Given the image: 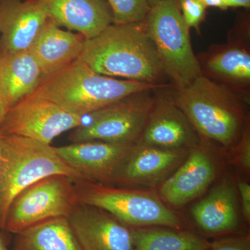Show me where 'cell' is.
I'll return each instance as SVG.
<instances>
[{
  "instance_id": "d6986e66",
  "label": "cell",
  "mask_w": 250,
  "mask_h": 250,
  "mask_svg": "<svg viewBox=\"0 0 250 250\" xmlns=\"http://www.w3.org/2000/svg\"><path fill=\"white\" fill-rule=\"evenodd\" d=\"M85 40L80 34L62 30L49 19L29 51L45 77L80 58Z\"/></svg>"
},
{
  "instance_id": "cb8c5ba5",
  "label": "cell",
  "mask_w": 250,
  "mask_h": 250,
  "mask_svg": "<svg viewBox=\"0 0 250 250\" xmlns=\"http://www.w3.org/2000/svg\"><path fill=\"white\" fill-rule=\"evenodd\" d=\"M231 162L246 174L250 172V127L248 123L238 142L231 148Z\"/></svg>"
},
{
  "instance_id": "2e32d148",
  "label": "cell",
  "mask_w": 250,
  "mask_h": 250,
  "mask_svg": "<svg viewBox=\"0 0 250 250\" xmlns=\"http://www.w3.org/2000/svg\"><path fill=\"white\" fill-rule=\"evenodd\" d=\"M48 20L39 0H0V55L29 51Z\"/></svg>"
},
{
  "instance_id": "8fae6325",
  "label": "cell",
  "mask_w": 250,
  "mask_h": 250,
  "mask_svg": "<svg viewBox=\"0 0 250 250\" xmlns=\"http://www.w3.org/2000/svg\"><path fill=\"white\" fill-rule=\"evenodd\" d=\"M202 139L172 93L155 95L154 104L138 143L171 149L190 150Z\"/></svg>"
},
{
  "instance_id": "30bf717a",
  "label": "cell",
  "mask_w": 250,
  "mask_h": 250,
  "mask_svg": "<svg viewBox=\"0 0 250 250\" xmlns=\"http://www.w3.org/2000/svg\"><path fill=\"white\" fill-rule=\"evenodd\" d=\"M218 162L208 141L202 139L184 162L157 188L159 196L173 208H180L201 196L218 174Z\"/></svg>"
},
{
  "instance_id": "603a6c76",
  "label": "cell",
  "mask_w": 250,
  "mask_h": 250,
  "mask_svg": "<svg viewBox=\"0 0 250 250\" xmlns=\"http://www.w3.org/2000/svg\"><path fill=\"white\" fill-rule=\"evenodd\" d=\"M111 9L113 24L144 22L150 6L147 0H106Z\"/></svg>"
},
{
  "instance_id": "4fadbf2b",
  "label": "cell",
  "mask_w": 250,
  "mask_h": 250,
  "mask_svg": "<svg viewBox=\"0 0 250 250\" xmlns=\"http://www.w3.org/2000/svg\"><path fill=\"white\" fill-rule=\"evenodd\" d=\"M67 218L82 250H134L131 227L106 210L79 204Z\"/></svg>"
},
{
  "instance_id": "ac0fdd59",
  "label": "cell",
  "mask_w": 250,
  "mask_h": 250,
  "mask_svg": "<svg viewBox=\"0 0 250 250\" xmlns=\"http://www.w3.org/2000/svg\"><path fill=\"white\" fill-rule=\"evenodd\" d=\"M49 19L59 27L76 31L85 40L113 24L106 0H39Z\"/></svg>"
},
{
  "instance_id": "83f0119b",
  "label": "cell",
  "mask_w": 250,
  "mask_h": 250,
  "mask_svg": "<svg viewBox=\"0 0 250 250\" xmlns=\"http://www.w3.org/2000/svg\"><path fill=\"white\" fill-rule=\"evenodd\" d=\"M206 7H215L220 9H228L226 0H201Z\"/></svg>"
},
{
  "instance_id": "7c38bea8",
  "label": "cell",
  "mask_w": 250,
  "mask_h": 250,
  "mask_svg": "<svg viewBox=\"0 0 250 250\" xmlns=\"http://www.w3.org/2000/svg\"><path fill=\"white\" fill-rule=\"evenodd\" d=\"M189 151L134 143L122 166L115 186L156 188L178 168Z\"/></svg>"
},
{
  "instance_id": "d4e9b609",
  "label": "cell",
  "mask_w": 250,
  "mask_h": 250,
  "mask_svg": "<svg viewBox=\"0 0 250 250\" xmlns=\"http://www.w3.org/2000/svg\"><path fill=\"white\" fill-rule=\"evenodd\" d=\"M182 18L187 27L199 30L205 17L207 7L201 0H178Z\"/></svg>"
},
{
  "instance_id": "4316f807",
  "label": "cell",
  "mask_w": 250,
  "mask_h": 250,
  "mask_svg": "<svg viewBox=\"0 0 250 250\" xmlns=\"http://www.w3.org/2000/svg\"><path fill=\"white\" fill-rule=\"evenodd\" d=\"M236 188L241 206V215L246 224L250 223V184L248 181L239 179Z\"/></svg>"
},
{
  "instance_id": "44dd1931",
  "label": "cell",
  "mask_w": 250,
  "mask_h": 250,
  "mask_svg": "<svg viewBox=\"0 0 250 250\" xmlns=\"http://www.w3.org/2000/svg\"><path fill=\"white\" fill-rule=\"evenodd\" d=\"M134 250H208V238L192 229L131 228Z\"/></svg>"
},
{
  "instance_id": "7402d4cb",
  "label": "cell",
  "mask_w": 250,
  "mask_h": 250,
  "mask_svg": "<svg viewBox=\"0 0 250 250\" xmlns=\"http://www.w3.org/2000/svg\"><path fill=\"white\" fill-rule=\"evenodd\" d=\"M15 235L13 250H82L65 217L46 220Z\"/></svg>"
},
{
  "instance_id": "d6a6232c",
  "label": "cell",
  "mask_w": 250,
  "mask_h": 250,
  "mask_svg": "<svg viewBox=\"0 0 250 250\" xmlns=\"http://www.w3.org/2000/svg\"><path fill=\"white\" fill-rule=\"evenodd\" d=\"M5 233L6 232H5L2 228H1V222H0V238H5Z\"/></svg>"
},
{
  "instance_id": "ba28073f",
  "label": "cell",
  "mask_w": 250,
  "mask_h": 250,
  "mask_svg": "<svg viewBox=\"0 0 250 250\" xmlns=\"http://www.w3.org/2000/svg\"><path fill=\"white\" fill-rule=\"evenodd\" d=\"M146 90L130 95L85 116L69 136L72 143L98 141L116 144L139 141L154 104L155 95Z\"/></svg>"
},
{
  "instance_id": "8992f818",
  "label": "cell",
  "mask_w": 250,
  "mask_h": 250,
  "mask_svg": "<svg viewBox=\"0 0 250 250\" xmlns=\"http://www.w3.org/2000/svg\"><path fill=\"white\" fill-rule=\"evenodd\" d=\"M143 23L174 89L185 88L202 75L178 0L154 5Z\"/></svg>"
},
{
  "instance_id": "1f68e13d",
  "label": "cell",
  "mask_w": 250,
  "mask_h": 250,
  "mask_svg": "<svg viewBox=\"0 0 250 250\" xmlns=\"http://www.w3.org/2000/svg\"><path fill=\"white\" fill-rule=\"evenodd\" d=\"M163 1V0H147V2L151 8L152 6H154V5L157 4V3H159V1Z\"/></svg>"
},
{
  "instance_id": "9c48e42d",
  "label": "cell",
  "mask_w": 250,
  "mask_h": 250,
  "mask_svg": "<svg viewBox=\"0 0 250 250\" xmlns=\"http://www.w3.org/2000/svg\"><path fill=\"white\" fill-rule=\"evenodd\" d=\"M85 117L70 113L32 93L10 108L0 126V133L50 145L62 133L80 126Z\"/></svg>"
},
{
  "instance_id": "3957f363",
  "label": "cell",
  "mask_w": 250,
  "mask_h": 250,
  "mask_svg": "<svg viewBox=\"0 0 250 250\" xmlns=\"http://www.w3.org/2000/svg\"><path fill=\"white\" fill-rule=\"evenodd\" d=\"M170 86L104 76L77 59L43 77L33 93L70 113L85 116L134 94Z\"/></svg>"
},
{
  "instance_id": "5b68a950",
  "label": "cell",
  "mask_w": 250,
  "mask_h": 250,
  "mask_svg": "<svg viewBox=\"0 0 250 250\" xmlns=\"http://www.w3.org/2000/svg\"><path fill=\"white\" fill-rule=\"evenodd\" d=\"M75 187L79 203L106 210L131 228L163 226L195 229L190 222L152 189L117 187L88 180L75 182Z\"/></svg>"
},
{
  "instance_id": "52a82bcc",
  "label": "cell",
  "mask_w": 250,
  "mask_h": 250,
  "mask_svg": "<svg viewBox=\"0 0 250 250\" xmlns=\"http://www.w3.org/2000/svg\"><path fill=\"white\" fill-rule=\"evenodd\" d=\"M79 204L74 179L62 174L45 177L14 199L6 216L5 231L17 234L50 219L68 218Z\"/></svg>"
},
{
  "instance_id": "e0dca14e",
  "label": "cell",
  "mask_w": 250,
  "mask_h": 250,
  "mask_svg": "<svg viewBox=\"0 0 250 250\" xmlns=\"http://www.w3.org/2000/svg\"><path fill=\"white\" fill-rule=\"evenodd\" d=\"M202 75L248 98L250 87V53L243 41L213 46L198 59Z\"/></svg>"
},
{
  "instance_id": "f546056e",
  "label": "cell",
  "mask_w": 250,
  "mask_h": 250,
  "mask_svg": "<svg viewBox=\"0 0 250 250\" xmlns=\"http://www.w3.org/2000/svg\"><path fill=\"white\" fill-rule=\"evenodd\" d=\"M9 110V108H8V106H6L4 100H3L1 97L0 96V126L2 124L5 117H6V114H7Z\"/></svg>"
},
{
  "instance_id": "4dcf8cb0",
  "label": "cell",
  "mask_w": 250,
  "mask_h": 250,
  "mask_svg": "<svg viewBox=\"0 0 250 250\" xmlns=\"http://www.w3.org/2000/svg\"><path fill=\"white\" fill-rule=\"evenodd\" d=\"M0 250H9L5 238H0Z\"/></svg>"
},
{
  "instance_id": "7a4b0ae2",
  "label": "cell",
  "mask_w": 250,
  "mask_h": 250,
  "mask_svg": "<svg viewBox=\"0 0 250 250\" xmlns=\"http://www.w3.org/2000/svg\"><path fill=\"white\" fill-rule=\"evenodd\" d=\"M172 96L201 139L224 149L234 146L250 123L247 99L205 75L174 89Z\"/></svg>"
},
{
  "instance_id": "ffe728a7",
  "label": "cell",
  "mask_w": 250,
  "mask_h": 250,
  "mask_svg": "<svg viewBox=\"0 0 250 250\" xmlns=\"http://www.w3.org/2000/svg\"><path fill=\"white\" fill-rule=\"evenodd\" d=\"M42 78L30 51L0 55V96L9 109L34 93Z\"/></svg>"
},
{
  "instance_id": "f1b7e54d",
  "label": "cell",
  "mask_w": 250,
  "mask_h": 250,
  "mask_svg": "<svg viewBox=\"0 0 250 250\" xmlns=\"http://www.w3.org/2000/svg\"><path fill=\"white\" fill-rule=\"evenodd\" d=\"M228 7L250 8V0H226Z\"/></svg>"
},
{
  "instance_id": "484cf974",
  "label": "cell",
  "mask_w": 250,
  "mask_h": 250,
  "mask_svg": "<svg viewBox=\"0 0 250 250\" xmlns=\"http://www.w3.org/2000/svg\"><path fill=\"white\" fill-rule=\"evenodd\" d=\"M208 250H250L249 233H234L214 238Z\"/></svg>"
},
{
  "instance_id": "5bb4252c",
  "label": "cell",
  "mask_w": 250,
  "mask_h": 250,
  "mask_svg": "<svg viewBox=\"0 0 250 250\" xmlns=\"http://www.w3.org/2000/svg\"><path fill=\"white\" fill-rule=\"evenodd\" d=\"M134 144L85 141L56 147V150L85 180L115 186L122 166Z\"/></svg>"
},
{
  "instance_id": "9a60e30c",
  "label": "cell",
  "mask_w": 250,
  "mask_h": 250,
  "mask_svg": "<svg viewBox=\"0 0 250 250\" xmlns=\"http://www.w3.org/2000/svg\"><path fill=\"white\" fill-rule=\"evenodd\" d=\"M190 213L200 233L207 238L248 232L241 231L238 192L230 177L217 184L192 207Z\"/></svg>"
},
{
  "instance_id": "277c9868",
  "label": "cell",
  "mask_w": 250,
  "mask_h": 250,
  "mask_svg": "<svg viewBox=\"0 0 250 250\" xmlns=\"http://www.w3.org/2000/svg\"><path fill=\"white\" fill-rule=\"evenodd\" d=\"M56 174L67 176L75 182L85 180L59 156L56 147L29 138L0 133V222L4 231L10 206L18 194L38 181Z\"/></svg>"
},
{
  "instance_id": "6da1fadb",
  "label": "cell",
  "mask_w": 250,
  "mask_h": 250,
  "mask_svg": "<svg viewBox=\"0 0 250 250\" xmlns=\"http://www.w3.org/2000/svg\"><path fill=\"white\" fill-rule=\"evenodd\" d=\"M79 60L94 72L112 78L167 85L155 47L143 23L108 26L85 40Z\"/></svg>"
}]
</instances>
